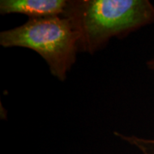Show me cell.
<instances>
[{"mask_svg":"<svg viewBox=\"0 0 154 154\" xmlns=\"http://www.w3.org/2000/svg\"><path fill=\"white\" fill-rule=\"evenodd\" d=\"M63 16L78 35L79 52L94 55L110 39L154 23V6L149 0H68Z\"/></svg>","mask_w":154,"mask_h":154,"instance_id":"6da1fadb","label":"cell"},{"mask_svg":"<svg viewBox=\"0 0 154 154\" xmlns=\"http://www.w3.org/2000/svg\"><path fill=\"white\" fill-rule=\"evenodd\" d=\"M146 67L148 68L150 70L154 72V56L146 62Z\"/></svg>","mask_w":154,"mask_h":154,"instance_id":"5b68a950","label":"cell"},{"mask_svg":"<svg viewBox=\"0 0 154 154\" xmlns=\"http://www.w3.org/2000/svg\"><path fill=\"white\" fill-rule=\"evenodd\" d=\"M0 45L22 47L40 56L50 73L65 82L79 53L78 35L63 16L32 18L22 25L0 32Z\"/></svg>","mask_w":154,"mask_h":154,"instance_id":"7a4b0ae2","label":"cell"},{"mask_svg":"<svg viewBox=\"0 0 154 154\" xmlns=\"http://www.w3.org/2000/svg\"><path fill=\"white\" fill-rule=\"evenodd\" d=\"M68 0H1L0 14H22L32 18L63 16Z\"/></svg>","mask_w":154,"mask_h":154,"instance_id":"3957f363","label":"cell"},{"mask_svg":"<svg viewBox=\"0 0 154 154\" xmlns=\"http://www.w3.org/2000/svg\"><path fill=\"white\" fill-rule=\"evenodd\" d=\"M116 137L134 146L142 154H154V139L139 137L136 135H126L120 132H114Z\"/></svg>","mask_w":154,"mask_h":154,"instance_id":"277c9868","label":"cell"}]
</instances>
